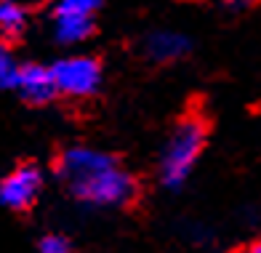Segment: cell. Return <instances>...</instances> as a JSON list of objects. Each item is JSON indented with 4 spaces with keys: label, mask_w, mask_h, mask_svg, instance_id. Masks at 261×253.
<instances>
[{
    "label": "cell",
    "mask_w": 261,
    "mask_h": 253,
    "mask_svg": "<svg viewBox=\"0 0 261 253\" xmlns=\"http://www.w3.org/2000/svg\"><path fill=\"white\" fill-rule=\"evenodd\" d=\"M59 173L72 195L93 206H123L134 197V182L110 155L72 147L59 160Z\"/></svg>",
    "instance_id": "6da1fadb"
},
{
    "label": "cell",
    "mask_w": 261,
    "mask_h": 253,
    "mask_svg": "<svg viewBox=\"0 0 261 253\" xmlns=\"http://www.w3.org/2000/svg\"><path fill=\"white\" fill-rule=\"evenodd\" d=\"M203 144H205V125L200 120L189 117L176 125V131L171 134L168 144L163 149V158H160L163 182L168 187H179L189 176L192 165L197 163L200 152H203Z\"/></svg>",
    "instance_id": "7a4b0ae2"
},
{
    "label": "cell",
    "mask_w": 261,
    "mask_h": 253,
    "mask_svg": "<svg viewBox=\"0 0 261 253\" xmlns=\"http://www.w3.org/2000/svg\"><path fill=\"white\" fill-rule=\"evenodd\" d=\"M56 93L67 96H91L101 83V67L91 56H69L51 67Z\"/></svg>",
    "instance_id": "3957f363"
},
{
    "label": "cell",
    "mask_w": 261,
    "mask_h": 253,
    "mask_svg": "<svg viewBox=\"0 0 261 253\" xmlns=\"http://www.w3.org/2000/svg\"><path fill=\"white\" fill-rule=\"evenodd\" d=\"M40 192V173L35 165H21L14 173H8L0 184V203L6 208L21 211L38 197Z\"/></svg>",
    "instance_id": "277c9868"
},
{
    "label": "cell",
    "mask_w": 261,
    "mask_h": 253,
    "mask_svg": "<svg viewBox=\"0 0 261 253\" xmlns=\"http://www.w3.org/2000/svg\"><path fill=\"white\" fill-rule=\"evenodd\" d=\"M16 88L21 91L27 102L32 104H45L56 96V86H54V78H51V69H45L40 64H27L19 69V80H16Z\"/></svg>",
    "instance_id": "5b68a950"
},
{
    "label": "cell",
    "mask_w": 261,
    "mask_h": 253,
    "mask_svg": "<svg viewBox=\"0 0 261 253\" xmlns=\"http://www.w3.org/2000/svg\"><path fill=\"white\" fill-rule=\"evenodd\" d=\"M189 51V40L179 32H171V30H160V32H152L147 38V54L149 59L155 62H176Z\"/></svg>",
    "instance_id": "8992f818"
},
{
    "label": "cell",
    "mask_w": 261,
    "mask_h": 253,
    "mask_svg": "<svg viewBox=\"0 0 261 253\" xmlns=\"http://www.w3.org/2000/svg\"><path fill=\"white\" fill-rule=\"evenodd\" d=\"M93 24L91 16H77V14H56V24H54V32H56V40L64 43V45H72V43H83L91 35Z\"/></svg>",
    "instance_id": "52a82bcc"
},
{
    "label": "cell",
    "mask_w": 261,
    "mask_h": 253,
    "mask_svg": "<svg viewBox=\"0 0 261 253\" xmlns=\"http://www.w3.org/2000/svg\"><path fill=\"white\" fill-rule=\"evenodd\" d=\"M27 27V11L16 0H0V32L19 35Z\"/></svg>",
    "instance_id": "ba28073f"
},
{
    "label": "cell",
    "mask_w": 261,
    "mask_h": 253,
    "mask_svg": "<svg viewBox=\"0 0 261 253\" xmlns=\"http://www.w3.org/2000/svg\"><path fill=\"white\" fill-rule=\"evenodd\" d=\"M19 62L16 56L11 54V48L0 43V88H16L19 80Z\"/></svg>",
    "instance_id": "9c48e42d"
},
{
    "label": "cell",
    "mask_w": 261,
    "mask_h": 253,
    "mask_svg": "<svg viewBox=\"0 0 261 253\" xmlns=\"http://www.w3.org/2000/svg\"><path fill=\"white\" fill-rule=\"evenodd\" d=\"M101 6V0H59L56 14H77V16H91Z\"/></svg>",
    "instance_id": "30bf717a"
},
{
    "label": "cell",
    "mask_w": 261,
    "mask_h": 253,
    "mask_svg": "<svg viewBox=\"0 0 261 253\" xmlns=\"http://www.w3.org/2000/svg\"><path fill=\"white\" fill-rule=\"evenodd\" d=\"M40 253H69V245H67V240L64 237H43V243H40Z\"/></svg>",
    "instance_id": "8fae6325"
},
{
    "label": "cell",
    "mask_w": 261,
    "mask_h": 253,
    "mask_svg": "<svg viewBox=\"0 0 261 253\" xmlns=\"http://www.w3.org/2000/svg\"><path fill=\"white\" fill-rule=\"evenodd\" d=\"M229 3H232V6H237V8H243V6L251 3V0H229Z\"/></svg>",
    "instance_id": "7c38bea8"
},
{
    "label": "cell",
    "mask_w": 261,
    "mask_h": 253,
    "mask_svg": "<svg viewBox=\"0 0 261 253\" xmlns=\"http://www.w3.org/2000/svg\"><path fill=\"white\" fill-rule=\"evenodd\" d=\"M251 253H261V243H256V245H253V250H251Z\"/></svg>",
    "instance_id": "4fadbf2b"
},
{
    "label": "cell",
    "mask_w": 261,
    "mask_h": 253,
    "mask_svg": "<svg viewBox=\"0 0 261 253\" xmlns=\"http://www.w3.org/2000/svg\"><path fill=\"white\" fill-rule=\"evenodd\" d=\"M248 253H251V250H248Z\"/></svg>",
    "instance_id": "5bb4252c"
}]
</instances>
